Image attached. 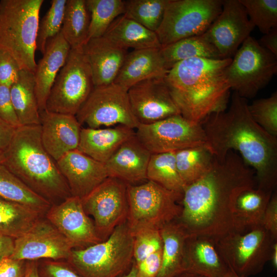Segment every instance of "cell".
I'll list each match as a JSON object with an SVG mask.
<instances>
[{
  "instance_id": "obj_1",
  "label": "cell",
  "mask_w": 277,
  "mask_h": 277,
  "mask_svg": "<svg viewBox=\"0 0 277 277\" xmlns=\"http://www.w3.org/2000/svg\"><path fill=\"white\" fill-rule=\"evenodd\" d=\"M256 187L255 173L235 151L215 159L211 168L186 186L175 220L189 234L219 238L234 232V206L244 190Z\"/></svg>"
},
{
  "instance_id": "obj_2",
  "label": "cell",
  "mask_w": 277,
  "mask_h": 277,
  "mask_svg": "<svg viewBox=\"0 0 277 277\" xmlns=\"http://www.w3.org/2000/svg\"><path fill=\"white\" fill-rule=\"evenodd\" d=\"M247 100L234 92L228 109L214 113L202 123L206 145L222 161L234 151L255 172L256 188L273 192L277 185V137L252 118Z\"/></svg>"
},
{
  "instance_id": "obj_3",
  "label": "cell",
  "mask_w": 277,
  "mask_h": 277,
  "mask_svg": "<svg viewBox=\"0 0 277 277\" xmlns=\"http://www.w3.org/2000/svg\"><path fill=\"white\" fill-rule=\"evenodd\" d=\"M232 58H192L175 64L165 77L181 115L201 123L225 110L231 90L227 70Z\"/></svg>"
},
{
  "instance_id": "obj_4",
  "label": "cell",
  "mask_w": 277,
  "mask_h": 277,
  "mask_svg": "<svg viewBox=\"0 0 277 277\" xmlns=\"http://www.w3.org/2000/svg\"><path fill=\"white\" fill-rule=\"evenodd\" d=\"M3 151V165L52 205L72 196L56 161L42 145L40 125L16 128L9 144Z\"/></svg>"
},
{
  "instance_id": "obj_5",
  "label": "cell",
  "mask_w": 277,
  "mask_h": 277,
  "mask_svg": "<svg viewBox=\"0 0 277 277\" xmlns=\"http://www.w3.org/2000/svg\"><path fill=\"white\" fill-rule=\"evenodd\" d=\"M43 0L0 1V49L8 52L21 70L34 73L39 12Z\"/></svg>"
},
{
  "instance_id": "obj_6",
  "label": "cell",
  "mask_w": 277,
  "mask_h": 277,
  "mask_svg": "<svg viewBox=\"0 0 277 277\" xmlns=\"http://www.w3.org/2000/svg\"><path fill=\"white\" fill-rule=\"evenodd\" d=\"M133 236L127 221L104 241L73 249L66 260L82 277H119L133 262Z\"/></svg>"
},
{
  "instance_id": "obj_7",
  "label": "cell",
  "mask_w": 277,
  "mask_h": 277,
  "mask_svg": "<svg viewBox=\"0 0 277 277\" xmlns=\"http://www.w3.org/2000/svg\"><path fill=\"white\" fill-rule=\"evenodd\" d=\"M127 222L132 235L144 229L160 230L176 220L181 213L183 194L151 181L138 185L127 184Z\"/></svg>"
},
{
  "instance_id": "obj_8",
  "label": "cell",
  "mask_w": 277,
  "mask_h": 277,
  "mask_svg": "<svg viewBox=\"0 0 277 277\" xmlns=\"http://www.w3.org/2000/svg\"><path fill=\"white\" fill-rule=\"evenodd\" d=\"M215 239L218 250L229 269L241 277L261 272L269 262L273 244L277 241L262 224Z\"/></svg>"
},
{
  "instance_id": "obj_9",
  "label": "cell",
  "mask_w": 277,
  "mask_h": 277,
  "mask_svg": "<svg viewBox=\"0 0 277 277\" xmlns=\"http://www.w3.org/2000/svg\"><path fill=\"white\" fill-rule=\"evenodd\" d=\"M276 72V56L250 35L232 58L227 78L230 89L247 100L255 97Z\"/></svg>"
},
{
  "instance_id": "obj_10",
  "label": "cell",
  "mask_w": 277,
  "mask_h": 277,
  "mask_svg": "<svg viewBox=\"0 0 277 277\" xmlns=\"http://www.w3.org/2000/svg\"><path fill=\"white\" fill-rule=\"evenodd\" d=\"M94 87L83 47L71 49L58 73L46 104V110L75 115Z\"/></svg>"
},
{
  "instance_id": "obj_11",
  "label": "cell",
  "mask_w": 277,
  "mask_h": 277,
  "mask_svg": "<svg viewBox=\"0 0 277 277\" xmlns=\"http://www.w3.org/2000/svg\"><path fill=\"white\" fill-rule=\"evenodd\" d=\"M221 0H169L155 33L162 47L207 31L222 11Z\"/></svg>"
},
{
  "instance_id": "obj_12",
  "label": "cell",
  "mask_w": 277,
  "mask_h": 277,
  "mask_svg": "<svg viewBox=\"0 0 277 277\" xmlns=\"http://www.w3.org/2000/svg\"><path fill=\"white\" fill-rule=\"evenodd\" d=\"M75 117L81 126L93 129L124 125L135 129L138 125L131 111L128 90L114 83L94 87Z\"/></svg>"
},
{
  "instance_id": "obj_13",
  "label": "cell",
  "mask_w": 277,
  "mask_h": 277,
  "mask_svg": "<svg viewBox=\"0 0 277 277\" xmlns=\"http://www.w3.org/2000/svg\"><path fill=\"white\" fill-rule=\"evenodd\" d=\"M135 135L151 154L177 151L206 144L201 123L181 114L149 124H138Z\"/></svg>"
},
{
  "instance_id": "obj_14",
  "label": "cell",
  "mask_w": 277,
  "mask_h": 277,
  "mask_svg": "<svg viewBox=\"0 0 277 277\" xmlns=\"http://www.w3.org/2000/svg\"><path fill=\"white\" fill-rule=\"evenodd\" d=\"M127 184L108 177L81 199L84 210L93 218L99 238L104 241L114 229L127 221L128 212Z\"/></svg>"
},
{
  "instance_id": "obj_15",
  "label": "cell",
  "mask_w": 277,
  "mask_h": 277,
  "mask_svg": "<svg viewBox=\"0 0 277 277\" xmlns=\"http://www.w3.org/2000/svg\"><path fill=\"white\" fill-rule=\"evenodd\" d=\"M64 235L45 217L23 235L14 239L10 258L19 260H67L72 250Z\"/></svg>"
},
{
  "instance_id": "obj_16",
  "label": "cell",
  "mask_w": 277,
  "mask_h": 277,
  "mask_svg": "<svg viewBox=\"0 0 277 277\" xmlns=\"http://www.w3.org/2000/svg\"><path fill=\"white\" fill-rule=\"evenodd\" d=\"M165 77L143 80L128 90L131 111L138 124H151L181 114Z\"/></svg>"
},
{
  "instance_id": "obj_17",
  "label": "cell",
  "mask_w": 277,
  "mask_h": 277,
  "mask_svg": "<svg viewBox=\"0 0 277 277\" xmlns=\"http://www.w3.org/2000/svg\"><path fill=\"white\" fill-rule=\"evenodd\" d=\"M254 27L239 0H224L221 13L206 33L222 58H228Z\"/></svg>"
},
{
  "instance_id": "obj_18",
  "label": "cell",
  "mask_w": 277,
  "mask_h": 277,
  "mask_svg": "<svg viewBox=\"0 0 277 277\" xmlns=\"http://www.w3.org/2000/svg\"><path fill=\"white\" fill-rule=\"evenodd\" d=\"M66 239L73 249H83L103 241L86 214L81 199L71 196L51 205L45 215Z\"/></svg>"
},
{
  "instance_id": "obj_19",
  "label": "cell",
  "mask_w": 277,
  "mask_h": 277,
  "mask_svg": "<svg viewBox=\"0 0 277 277\" xmlns=\"http://www.w3.org/2000/svg\"><path fill=\"white\" fill-rule=\"evenodd\" d=\"M71 195L82 199L109 177L105 164L77 149L70 151L56 161Z\"/></svg>"
},
{
  "instance_id": "obj_20",
  "label": "cell",
  "mask_w": 277,
  "mask_h": 277,
  "mask_svg": "<svg viewBox=\"0 0 277 277\" xmlns=\"http://www.w3.org/2000/svg\"><path fill=\"white\" fill-rule=\"evenodd\" d=\"M39 115L42 143L54 160L77 149L82 127L75 115L46 109Z\"/></svg>"
},
{
  "instance_id": "obj_21",
  "label": "cell",
  "mask_w": 277,
  "mask_h": 277,
  "mask_svg": "<svg viewBox=\"0 0 277 277\" xmlns=\"http://www.w3.org/2000/svg\"><path fill=\"white\" fill-rule=\"evenodd\" d=\"M151 153L134 135L125 141L105 164L109 177L127 184L147 180L146 173Z\"/></svg>"
},
{
  "instance_id": "obj_22",
  "label": "cell",
  "mask_w": 277,
  "mask_h": 277,
  "mask_svg": "<svg viewBox=\"0 0 277 277\" xmlns=\"http://www.w3.org/2000/svg\"><path fill=\"white\" fill-rule=\"evenodd\" d=\"M229 270L215 238L189 234L185 243L184 272L205 277H223Z\"/></svg>"
},
{
  "instance_id": "obj_23",
  "label": "cell",
  "mask_w": 277,
  "mask_h": 277,
  "mask_svg": "<svg viewBox=\"0 0 277 277\" xmlns=\"http://www.w3.org/2000/svg\"><path fill=\"white\" fill-rule=\"evenodd\" d=\"M83 50L90 67L94 87L113 83L128 53L127 50L103 36L89 39Z\"/></svg>"
},
{
  "instance_id": "obj_24",
  "label": "cell",
  "mask_w": 277,
  "mask_h": 277,
  "mask_svg": "<svg viewBox=\"0 0 277 277\" xmlns=\"http://www.w3.org/2000/svg\"><path fill=\"white\" fill-rule=\"evenodd\" d=\"M71 49L61 32L48 41L34 72L35 91L39 112L46 109L50 90Z\"/></svg>"
},
{
  "instance_id": "obj_25",
  "label": "cell",
  "mask_w": 277,
  "mask_h": 277,
  "mask_svg": "<svg viewBox=\"0 0 277 277\" xmlns=\"http://www.w3.org/2000/svg\"><path fill=\"white\" fill-rule=\"evenodd\" d=\"M161 48L133 50L128 52L114 83L128 90L143 80L165 77L168 70Z\"/></svg>"
},
{
  "instance_id": "obj_26",
  "label": "cell",
  "mask_w": 277,
  "mask_h": 277,
  "mask_svg": "<svg viewBox=\"0 0 277 277\" xmlns=\"http://www.w3.org/2000/svg\"><path fill=\"white\" fill-rule=\"evenodd\" d=\"M135 134V129L124 125L93 129L82 128L77 150L105 164L118 148Z\"/></svg>"
},
{
  "instance_id": "obj_27",
  "label": "cell",
  "mask_w": 277,
  "mask_h": 277,
  "mask_svg": "<svg viewBox=\"0 0 277 277\" xmlns=\"http://www.w3.org/2000/svg\"><path fill=\"white\" fill-rule=\"evenodd\" d=\"M103 36L126 50L162 47L155 32L123 14L112 23Z\"/></svg>"
},
{
  "instance_id": "obj_28",
  "label": "cell",
  "mask_w": 277,
  "mask_h": 277,
  "mask_svg": "<svg viewBox=\"0 0 277 277\" xmlns=\"http://www.w3.org/2000/svg\"><path fill=\"white\" fill-rule=\"evenodd\" d=\"M160 231L163 247L157 277H175L184 272L185 243L189 234L176 220L165 225Z\"/></svg>"
},
{
  "instance_id": "obj_29",
  "label": "cell",
  "mask_w": 277,
  "mask_h": 277,
  "mask_svg": "<svg viewBox=\"0 0 277 277\" xmlns=\"http://www.w3.org/2000/svg\"><path fill=\"white\" fill-rule=\"evenodd\" d=\"M273 192L254 187L243 191L238 195L233 211L234 232H243L262 224Z\"/></svg>"
},
{
  "instance_id": "obj_30",
  "label": "cell",
  "mask_w": 277,
  "mask_h": 277,
  "mask_svg": "<svg viewBox=\"0 0 277 277\" xmlns=\"http://www.w3.org/2000/svg\"><path fill=\"white\" fill-rule=\"evenodd\" d=\"M10 94L20 126L40 125L34 73L22 70L17 80L10 87Z\"/></svg>"
},
{
  "instance_id": "obj_31",
  "label": "cell",
  "mask_w": 277,
  "mask_h": 277,
  "mask_svg": "<svg viewBox=\"0 0 277 277\" xmlns=\"http://www.w3.org/2000/svg\"><path fill=\"white\" fill-rule=\"evenodd\" d=\"M161 52L169 71L175 64L192 58L223 59L206 32L162 47Z\"/></svg>"
},
{
  "instance_id": "obj_32",
  "label": "cell",
  "mask_w": 277,
  "mask_h": 277,
  "mask_svg": "<svg viewBox=\"0 0 277 277\" xmlns=\"http://www.w3.org/2000/svg\"><path fill=\"white\" fill-rule=\"evenodd\" d=\"M44 217L31 208L0 196V235L17 239Z\"/></svg>"
},
{
  "instance_id": "obj_33",
  "label": "cell",
  "mask_w": 277,
  "mask_h": 277,
  "mask_svg": "<svg viewBox=\"0 0 277 277\" xmlns=\"http://www.w3.org/2000/svg\"><path fill=\"white\" fill-rule=\"evenodd\" d=\"M90 21L86 0H67L61 33L71 49L82 48L88 41Z\"/></svg>"
},
{
  "instance_id": "obj_34",
  "label": "cell",
  "mask_w": 277,
  "mask_h": 277,
  "mask_svg": "<svg viewBox=\"0 0 277 277\" xmlns=\"http://www.w3.org/2000/svg\"><path fill=\"white\" fill-rule=\"evenodd\" d=\"M175 156L178 173L186 186L208 172L215 159L206 144L175 151Z\"/></svg>"
},
{
  "instance_id": "obj_35",
  "label": "cell",
  "mask_w": 277,
  "mask_h": 277,
  "mask_svg": "<svg viewBox=\"0 0 277 277\" xmlns=\"http://www.w3.org/2000/svg\"><path fill=\"white\" fill-rule=\"evenodd\" d=\"M0 196L24 205L45 216L51 204L19 180L4 165H0Z\"/></svg>"
},
{
  "instance_id": "obj_36",
  "label": "cell",
  "mask_w": 277,
  "mask_h": 277,
  "mask_svg": "<svg viewBox=\"0 0 277 277\" xmlns=\"http://www.w3.org/2000/svg\"><path fill=\"white\" fill-rule=\"evenodd\" d=\"M175 151L151 154L147 169V180L165 188L183 194L186 185L176 168Z\"/></svg>"
},
{
  "instance_id": "obj_37",
  "label": "cell",
  "mask_w": 277,
  "mask_h": 277,
  "mask_svg": "<svg viewBox=\"0 0 277 277\" xmlns=\"http://www.w3.org/2000/svg\"><path fill=\"white\" fill-rule=\"evenodd\" d=\"M90 13L88 40L103 36L112 23L124 14L125 1L86 0Z\"/></svg>"
},
{
  "instance_id": "obj_38",
  "label": "cell",
  "mask_w": 277,
  "mask_h": 277,
  "mask_svg": "<svg viewBox=\"0 0 277 277\" xmlns=\"http://www.w3.org/2000/svg\"><path fill=\"white\" fill-rule=\"evenodd\" d=\"M169 0L125 1L123 15L156 32L163 21Z\"/></svg>"
},
{
  "instance_id": "obj_39",
  "label": "cell",
  "mask_w": 277,
  "mask_h": 277,
  "mask_svg": "<svg viewBox=\"0 0 277 277\" xmlns=\"http://www.w3.org/2000/svg\"><path fill=\"white\" fill-rule=\"evenodd\" d=\"M249 19L264 34L277 28V0H239Z\"/></svg>"
},
{
  "instance_id": "obj_40",
  "label": "cell",
  "mask_w": 277,
  "mask_h": 277,
  "mask_svg": "<svg viewBox=\"0 0 277 277\" xmlns=\"http://www.w3.org/2000/svg\"><path fill=\"white\" fill-rule=\"evenodd\" d=\"M67 0H52L48 10L39 21L36 50L44 53L47 42L59 34L62 28Z\"/></svg>"
},
{
  "instance_id": "obj_41",
  "label": "cell",
  "mask_w": 277,
  "mask_h": 277,
  "mask_svg": "<svg viewBox=\"0 0 277 277\" xmlns=\"http://www.w3.org/2000/svg\"><path fill=\"white\" fill-rule=\"evenodd\" d=\"M253 120L270 135L277 137V93L254 100L248 105Z\"/></svg>"
},
{
  "instance_id": "obj_42",
  "label": "cell",
  "mask_w": 277,
  "mask_h": 277,
  "mask_svg": "<svg viewBox=\"0 0 277 277\" xmlns=\"http://www.w3.org/2000/svg\"><path fill=\"white\" fill-rule=\"evenodd\" d=\"M133 236V261L136 264L162 249L163 241L160 230L144 229L136 232Z\"/></svg>"
},
{
  "instance_id": "obj_43",
  "label": "cell",
  "mask_w": 277,
  "mask_h": 277,
  "mask_svg": "<svg viewBox=\"0 0 277 277\" xmlns=\"http://www.w3.org/2000/svg\"><path fill=\"white\" fill-rule=\"evenodd\" d=\"M39 277H82L66 260L37 261Z\"/></svg>"
},
{
  "instance_id": "obj_44",
  "label": "cell",
  "mask_w": 277,
  "mask_h": 277,
  "mask_svg": "<svg viewBox=\"0 0 277 277\" xmlns=\"http://www.w3.org/2000/svg\"><path fill=\"white\" fill-rule=\"evenodd\" d=\"M21 70L12 56L0 49V84L11 87L17 80Z\"/></svg>"
},
{
  "instance_id": "obj_45",
  "label": "cell",
  "mask_w": 277,
  "mask_h": 277,
  "mask_svg": "<svg viewBox=\"0 0 277 277\" xmlns=\"http://www.w3.org/2000/svg\"><path fill=\"white\" fill-rule=\"evenodd\" d=\"M0 117L15 128L20 126L14 109L10 87L0 84Z\"/></svg>"
},
{
  "instance_id": "obj_46",
  "label": "cell",
  "mask_w": 277,
  "mask_h": 277,
  "mask_svg": "<svg viewBox=\"0 0 277 277\" xmlns=\"http://www.w3.org/2000/svg\"><path fill=\"white\" fill-rule=\"evenodd\" d=\"M162 249L136 264L137 277H157L162 265Z\"/></svg>"
},
{
  "instance_id": "obj_47",
  "label": "cell",
  "mask_w": 277,
  "mask_h": 277,
  "mask_svg": "<svg viewBox=\"0 0 277 277\" xmlns=\"http://www.w3.org/2000/svg\"><path fill=\"white\" fill-rule=\"evenodd\" d=\"M27 261L5 258L0 261V277H25Z\"/></svg>"
},
{
  "instance_id": "obj_48",
  "label": "cell",
  "mask_w": 277,
  "mask_h": 277,
  "mask_svg": "<svg viewBox=\"0 0 277 277\" xmlns=\"http://www.w3.org/2000/svg\"><path fill=\"white\" fill-rule=\"evenodd\" d=\"M262 225L277 239V192L273 191L265 210Z\"/></svg>"
},
{
  "instance_id": "obj_49",
  "label": "cell",
  "mask_w": 277,
  "mask_h": 277,
  "mask_svg": "<svg viewBox=\"0 0 277 277\" xmlns=\"http://www.w3.org/2000/svg\"><path fill=\"white\" fill-rule=\"evenodd\" d=\"M16 128L0 117V149L4 151L9 144Z\"/></svg>"
},
{
  "instance_id": "obj_50",
  "label": "cell",
  "mask_w": 277,
  "mask_h": 277,
  "mask_svg": "<svg viewBox=\"0 0 277 277\" xmlns=\"http://www.w3.org/2000/svg\"><path fill=\"white\" fill-rule=\"evenodd\" d=\"M259 43L277 57V28L271 30L260 38Z\"/></svg>"
},
{
  "instance_id": "obj_51",
  "label": "cell",
  "mask_w": 277,
  "mask_h": 277,
  "mask_svg": "<svg viewBox=\"0 0 277 277\" xmlns=\"http://www.w3.org/2000/svg\"><path fill=\"white\" fill-rule=\"evenodd\" d=\"M14 245V239L0 235V261L11 256Z\"/></svg>"
},
{
  "instance_id": "obj_52",
  "label": "cell",
  "mask_w": 277,
  "mask_h": 277,
  "mask_svg": "<svg viewBox=\"0 0 277 277\" xmlns=\"http://www.w3.org/2000/svg\"><path fill=\"white\" fill-rule=\"evenodd\" d=\"M25 277H39L37 271V261H27Z\"/></svg>"
},
{
  "instance_id": "obj_53",
  "label": "cell",
  "mask_w": 277,
  "mask_h": 277,
  "mask_svg": "<svg viewBox=\"0 0 277 277\" xmlns=\"http://www.w3.org/2000/svg\"><path fill=\"white\" fill-rule=\"evenodd\" d=\"M269 262H271L273 270L276 271L277 269V241H275L273 244Z\"/></svg>"
},
{
  "instance_id": "obj_54",
  "label": "cell",
  "mask_w": 277,
  "mask_h": 277,
  "mask_svg": "<svg viewBox=\"0 0 277 277\" xmlns=\"http://www.w3.org/2000/svg\"><path fill=\"white\" fill-rule=\"evenodd\" d=\"M119 277H137V268L135 262L133 261L131 267L127 272Z\"/></svg>"
},
{
  "instance_id": "obj_55",
  "label": "cell",
  "mask_w": 277,
  "mask_h": 277,
  "mask_svg": "<svg viewBox=\"0 0 277 277\" xmlns=\"http://www.w3.org/2000/svg\"><path fill=\"white\" fill-rule=\"evenodd\" d=\"M175 277H205L199 274L189 273L187 272H184L180 274L177 275Z\"/></svg>"
},
{
  "instance_id": "obj_56",
  "label": "cell",
  "mask_w": 277,
  "mask_h": 277,
  "mask_svg": "<svg viewBox=\"0 0 277 277\" xmlns=\"http://www.w3.org/2000/svg\"><path fill=\"white\" fill-rule=\"evenodd\" d=\"M223 277H241L234 273L231 270H229L228 272Z\"/></svg>"
},
{
  "instance_id": "obj_57",
  "label": "cell",
  "mask_w": 277,
  "mask_h": 277,
  "mask_svg": "<svg viewBox=\"0 0 277 277\" xmlns=\"http://www.w3.org/2000/svg\"><path fill=\"white\" fill-rule=\"evenodd\" d=\"M4 160V151L0 149V165L3 164Z\"/></svg>"
}]
</instances>
